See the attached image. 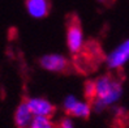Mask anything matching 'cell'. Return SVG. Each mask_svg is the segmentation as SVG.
I'll list each match as a JSON object with an SVG mask.
<instances>
[{
    "label": "cell",
    "instance_id": "6da1fadb",
    "mask_svg": "<svg viewBox=\"0 0 129 128\" xmlns=\"http://www.w3.org/2000/svg\"><path fill=\"white\" fill-rule=\"evenodd\" d=\"M95 84V99L91 106L95 111L101 112L107 107L115 105L123 95V84L121 81L113 79L111 74H103L94 80Z\"/></svg>",
    "mask_w": 129,
    "mask_h": 128
},
{
    "label": "cell",
    "instance_id": "7a4b0ae2",
    "mask_svg": "<svg viewBox=\"0 0 129 128\" xmlns=\"http://www.w3.org/2000/svg\"><path fill=\"white\" fill-rule=\"evenodd\" d=\"M85 39L81 22L77 16H72L67 25V47L72 55H77L82 51Z\"/></svg>",
    "mask_w": 129,
    "mask_h": 128
},
{
    "label": "cell",
    "instance_id": "ba28073f",
    "mask_svg": "<svg viewBox=\"0 0 129 128\" xmlns=\"http://www.w3.org/2000/svg\"><path fill=\"white\" fill-rule=\"evenodd\" d=\"M91 110H93V106L89 101H80L78 99L68 115L74 116V118H80V119H86L91 114Z\"/></svg>",
    "mask_w": 129,
    "mask_h": 128
},
{
    "label": "cell",
    "instance_id": "8fae6325",
    "mask_svg": "<svg viewBox=\"0 0 129 128\" xmlns=\"http://www.w3.org/2000/svg\"><path fill=\"white\" fill-rule=\"evenodd\" d=\"M59 128H76V125H74L73 120L71 118H64V119H61V122H60Z\"/></svg>",
    "mask_w": 129,
    "mask_h": 128
},
{
    "label": "cell",
    "instance_id": "8992f818",
    "mask_svg": "<svg viewBox=\"0 0 129 128\" xmlns=\"http://www.w3.org/2000/svg\"><path fill=\"white\" fill-rule=\"evenodd\" d=\"M25 7L29 16L37 20L47 17L51 11L50 0H25Z\"/></svg>",
    "mask_w": 129,
    "mask_h": 128
},
{
    "label": "cell",
    "instance_id": "30bf717a",
    "mask_svg": "<svg viewBox=\"0 0 129 128\" xmlns=\"http://www.w3.org/2000/svg\"><path fill=\"white\" fill-rule=\"evenodd\" d=\"M83 93H85V97L87 98V101L90 103L95 99V84H94V80L85 82V85H83Z\"/></svg>",
    "mask_w": 129,
    "mask_h": 128
},
{
    "label": "cell",
    "instance_id": "277c9868",
    "mask_svg": "<svg viewBox=\"0 0 129 128\" xmlns=\"http://www.w3.org/2000/svg\"><path fill=\"white\" fill-rule=\"evenodd\" d=\"M39 65L47 72L64 73L69 68V60L61 54H46L39 59Z\"/></svg>",
    "mask_w": 129,
    "mask_h": 128
},
{
    "label": "cell",
    "instance_id": "5b68a950",
    "mask_svg": "<svg viewBox=\"0 0 129 128\" xmlns=\"http://www.w3.org/2000/svg\"><path fill=\"white\" fill-rule=\"evenodd\" d=\"M34 116H46L51 118L55 112V106L48 99L42 97H30L25 101Z\"/></svg>",
    "mask_w": 129,
    "mask_h": 128
},
{
    "label": "cell",
    "instance_id": "52a82bcc",
    "mask_svg": "<svg viewBox=\"0 0 129 128\" xmlns=\"http://www.w3.org/2000/svg\"><path fill=\"white\" fill-rule=\"evenodd\" d=\"M33 119H34V115L31 114L27 103L25 101L21 102L17 106L16 111H14V116H13L16 127L17 128H29L33 122Z\"/></svg>",
    "mask_w": 129,
    "mask_h": 128
},
{
    "label": "cell",
    "instance_id": "9c48e42d",
    "mask_svg": "<svg viewBox=\"0 0 129 128\" xmlns=\"http://www.w3.org/2000/svg\"><path fill=\"white\" fill-rule=\"evenodd\" d=\"M29 128H55L54 122L51 120V118L46 116H34L31 124Z\"/></svg>",
    "mask_w": 129,
    "mask_h": 128
},
{
    "label": "cell",
    "instance_id": "3957f363",
    "mask_svg": "<svg viewBox=\"0 0 129 128\" xmlns=\"http://www.w3.org/2000/svg\"><path fill=\"white\" fill-rule=\"evenodd\" d=\"M129 62V38L113 48L106 58V64L111 71H117Z\"/></svg>",
    "mask_w": 129,
    "mask_h": 128
}]
</instances>
